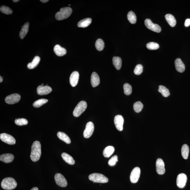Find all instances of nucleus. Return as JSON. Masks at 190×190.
<instances>
[{"label": "nucleus", "instance_id": "obj_22", "mask_svg": "<svg viewBox=\"0 0 190 190\" xmlns=\"http://www.w3.org/2000/svg\"><path fill=\"white\" fill-rule=\"evenodd\" d=\"M115 150V147L112 146H109L105 147L103 151V155L105 157H109L113 154Z\"/></svg>", "mask_w": 190, "mask_h": 190}, {"label": "nucleus", "instance_id": "obj_34", "mask_svg": "<svg viewBox=\"0 0 190 190\" xmlns=\"http://www.w3.org/2000/svg\"><path fill=\"white\" fill-rule=\"evenodd\" d=\"M143 107V105L141 101L136 102L133 105L134 110L137 113L141 112Z\"/></svg>", "mask_w": 190, "mask_h": 190}, {"label": "nucleus", "instance_id": "obj_31", "mask_svg": "<svg viewBox=\"0 0 190 190\" xmlns=\"http://www.w3.org/2000/svg\"><path fill=\"white\" fill-rule=\"evenodd\" d=\"M127 19L131 24L136 23L137 21V17L134 13L132 11L129 12L127 15Z\"/></svg>", "mask_w": 190, "mask_h": 190}, {"label": "nucleus", "instance_id": "obj_29", "mask_svg": "<svg viewBox=\"0 0 190 190\" xmlns=\"http://www.w3.org/2000/svg\"><path fill=\"white\" fill-rule=\"evenodd\" d=\"M189 153V147L187 144H184L181 148V154L184 159H188Z\"/></svg>", "mask_w": 190, "mask_h": 190}, {"label": "nucleus", "instance_id": "obj_23", "mask_svg": "<svg viewBox=\"0 0 190 190\" xmlns=\"http://www.w3.org/2000/svg\"><path fill=\"white\" fill-rule=\"evenodd\" d=\"M92 21V19L89 18L82 19L77 23V26L79 28H86L90 25Z\"/></svg>", "mask_w": 190, "mask_h": 190}, {"label": "nucleus", "instance_id": "obj_35", "mask_svg": "<svg viewBox=\"0 0 190 190\" xmlns=\"http://www.w3.org/2000/svg\"><path fill=\"white\" fill-rule=\"evenodd\" d=\"M0 11L1 13L7 15H11L13 13V11L10 7L5 6H1L0 7Z\"/></svg>", "mask_w": 190, "mask_h": 190}, {"label": "nucleus", "instance_id": "obj_28", "mask_svg": "<svg viewBox=\"0 0 190 190\" xmlns=\"http://www.w3.org/2000/svg\"><path fill=\"white\" fill-rule=\"evenodd\" d=\"M114 66L117 70L120 69L122 65V60L121 57H114L112 59Z\"/></svg>", "mask_w": 190, "mask_h": 190}, {"label": "nucleus", "instance_id": "obj_25", "mask_svg": "<svg viewBox=\"0 0 190 190\" xmlns=\"http://www.w3.org/2000/svg\"><path fill=\"white\" fill-rule=\"evenodd\" d=\"M40 61V58L39 56H36L33 59L31 63H29L27 65V67L29 69H34L36 68L38 65Z\"/></svg>", "mask_w": 190, "mask_h": 190}, {"label": "nucleus", "instance_id": "obj_1", "mask_svg": "<svg viewBox=\"0 0 190 190\" xmlns=\"http://www.w3.org/2000/svg\"><path fill=\"white\" fill-rule=\"evenodd\" d=\"M41 155V149L40 143L38 141H35L31 147L30 158L33 162H36L40 159Z\"/></svg>", "mask_w": 190, "mask_h": 190}, {"label": "nucleus", "instance_id": "obj_12", "mask_svg": "<svg viewBox=\"0 0 190 190\" xmlns=\"http://www.w3.org/2000/svg\"><path fill=\"white\" fill-rule=\"evenodd\" d=\"M124 122V119L122 115H117L114 118V123L115 127L120 131H122L123 130Z\"/></svg>", "mask_w": 190, "mask_h": 190}, {"label": "nucleus", "instance_id": "obj_11", "mask_svg": "<svg viewBox=\"0 0 190 190\" xmlns=\"http://www.w3.org/2000/svg\"><path fill=\"white\" fill-rule=\"evenodd\" d=\"M21 98V96L19 94H13L6 97L5 101L7 104H13L19 102Z\"/></svg>", "mask_w": 190, "mask_h": 190}, {"label": "nucleus", "instance_id": "obj_36", "mask_svg": "<svg viewBox=\"0 0 190 190\" xmlns=\"http://www.w3.org/2000/svg\"><path fill=\"white\" fill-rule=\"evenodd\" d=\"M124 93L125 95H130L132 93V87L131 85L128 83H126L123 86Z\"/></svg>", "mask_w": 190, "mask_h": 190}, {"label": "nucleus", "instance_id": "obj_40", "mask_svg": "<svg viewBox=\"0 0 190 190\" xmlns=\"http://www.w3.org/2000/svg\"><path fill=\"white\" fill-rule=\"evenodd\" d=\"M118 161V157L117 155H115L111 158L109 161L108 164L111 166L115 165L116 163Z\"/></svg>", "mask_w": 190, "mask_h": 190}, {"label": "nucleus", "instance_id": "obj_43", "mask_svg": "<svg viewBox=\"0 0 190 190\" xmlns=\"http://www.w3.org/2000/svg\"><path fill=\"white\" fill-rule=\"evenodd\" d=\"M31 190H39V189H38V188L37 187H35L32 188Z\"/></svg>", "mask_w": 190, "mask_h": 190}, {"label": "nucleus", "instance_id": "obj_42", "mask_svg": "<svg viewBox=\"0 0 190 190\" xmlns=\"http://www.w3.org/2000/svg\"><path fill=\"white\" fill-rule=\"evenodd\" d=\"M41 2L43 3H45L49 1L48 0H41Z\"/></svg>", "mask_w": 190, "mask_h": 190}, {"label": "nucleus", "instance_id": "obj_38", "mask_svg": "<svg viewBox=\"0 0 190 190\" xmlns=\"http://www.w3.org/2000/svg\"><path fill=\"white\" fill-rule=\"evenodd\" d=\"M15 124L19 126L26 125L28 124V121L24 118H19L16 119L15 121Z\"/></svg>", "mask_w": 190, "mask_h": 190}, {"label": "nucleus", "instance_id": "obj_19", "mask_svg": "<svg viewBox=\"0 0 190 190\" xmlns=\"http://www.w3.org/2000/svg\"><path fill=\"white\" fill-rule=\"evenodd\" d=\"M91 84L93 87H95L99 84L100 80L99 76L95 72L92 73L91 76Z\"/></svg>", "mask_w": 190, "mask_h": 190}, {"label": "nucleus", "instance_id": "obj_30", "mask_svg": "<svg viewBox=\"0 0 190 190\" xmlns=\"http://www.w3.org/2000/svg\"><path fill=\"white\" fill-rule=\"evenodd\" d=\"M158 91L162 94L163 96L167 97L169 96L170 95L169 90L168 89L163 86L160 85L159 86Z\"/></svg>", "mask_w": 190, "mask_h": 190}, {"label": "nucleus", "instance_id": "obj_41", "mask_svg": "<svg viewBox=\"0 0 190 190\" xmlns=\"http://www.w3.org/2000/svg\"><path fill=\"white\" fill-rule=\"evenodd\" d=\"M190 25V19H188L185 20V27H188Z\"/></svg>", "mask_w": 190, "mask_h": 190}, {"label": "nucleus", "instance_id": "obj_26", "mask_svg": "<svg viewBox=\"0 0 190 190\" xmlns=\"http://www.w3.org/2000/svg\"><path fill=\"white\" fill-rule=\"evenodd\" d=\"M57 136L59 139L66 143L67 144H70L71 140L69 137L66 133L62 132H59L57 133Z\"/></svg>", "mask_w": 190, "mask_h": 190}, {"label": "nucleus", "instance_id": "obj_39", "mask_svg": "<svg viewBox=\"0 0 190 190\" xmlns=\"http://www.w3.org/2000/svg\"><path fill=\"white\" fill-rule=\"evenodd\" d=\"M143 67L142 65L138 64L137 65L134 70V73L137 75H139L142 73Z\"/></svg>", "mask_w": 190, "mask_h": 190}, {"label": "nucleus", "instance_id": "obj_37", "mask_svg": "<svg viewBox=\"0 0 190 190\" xmlns=\"http://www.w3.org/2000/svg\"><path fill=\"white\" fill-rule=\"evenodd\" d=\"M147 47L149 49L154 50L158 49L159 47V46L157 43L150 42L147 44Z\"/></svg>", "mask_w": 190, "mask_h": 190}, {"label": "nucleus", "instance_id": "obj_4", "mask_svg": "<svg viewBox=\"0 0 190 190\" xmlns=\"http://www.w3.org/2000/svg\"><path fill=\"white\" fill-rule=\"evenodd\" d=\"M89 180L95 183H106L109 181L107 177L99 173H93L89 175Z\"/></svg>", "mask_w": 190, "mask_h": 190}, {"label": "nucleus", "instance_id": "obj_20", "mask_svg": "<svg viewBox=\"0 0 190 190\" xmlns=\"http://www.w3.org/2000/svg\"><path fill=\"white\" fill-rule=\"evenodd\" d=\"M54 51L55 54L59 57H62L65 55L67 53L66 50L59 45H56L55 46Z\"/></svg>", "mask_w": 190, "mask_h": 190}, {"label": "nucleus", "instance_id": "obj_46", "mask_svg": "<svg viewBox=\"0 0 190 190\" xmlns=\"http://www.w3.org/2000/svg\"><path fill=\"white\" fill-rule=\"evenodd\" d=\"M43 85L44 84H43V83H42V85H41V86H43Z\"/></svg>", "mask_w": 190, "mask_h": 190}, {"label": "nucleus", "instance_id": "obj_14", "mask_svg": "<svg viewBox=\"0 0 190 190\" xmlns=\"http://www.w3.org/2000/svg\"><path fill=\"white\" fill-rule=\"evenodd\" d=\"M156 172L159 175H163L165 173V165L162 159H158L156 163Z\"/></svg>", "mask_w": 190, "mask_h": 190}, {"label": "nucleus", "instance_id": "obj_16", "mask_svg": "<svg viewBox=\"0 0 190 190\" xmlns=\"http://www.w3.org/2000/svg\"><path fill=\"white\" fill-rule=\"evenodd\" d=\"M79 74L77 71H74L71 74L69 81L71 85L74 87L77 85L78 83Z\"/></svg>", "mask_w": 190, "mask_h": 190}, {"label": "nucleus", "instance_id": "obj_44", "mask_svg": "<svg viewBox=\"0 0 190 190\" xmlns=\"http://www.w3.org/2000/svg\"><path fill=\"white\" fill-rule=\"evenodd\" d=\"M3 81V77L1 76H0V83H1Z\"/></svg>", "mask_w": 190, "mask_h": 190}, {"label": "nucleus", "instance_id": "obj_5", "mask_svg": "<svg viewBox=\"0 0 190 190\" xmlns=\"http://www.w3.org/2000/svg\"><path fill=\"white\" fill-rule=\"evenodd\" d=\"M87 107V104L86 101H82L80 102L74 109L73 115L76 117H79L85 111Z\"/></svg>", "mask_w": 190, "mask_h": 190}, {"label": "nucleus", "instance_id": "obj_33", "mask_svg": "<svg viewBox=\"0 0 190 190\" xmlns=\"http://www.w3.org/2000/svg\"><path fill=\"white\" fill-rule=\"evenodd\" d=\"M48 102V100L45 99H41L36 100L33 103V107L36 108L40 107L43 105L46 104Z\"/></svg>", "mask_w": 190, "mask_h": 190}, {"label": "nucleus", "instance_id": "obj_2", "mask_svg": "<svg viewBox=\"0 0 190 190\" xmlns=\"http://www.w3.org/2000/svg\"><path fill=\"white\" fill-rule=\"evenodd\" d=\"M17 183L14 179L12 177L5 178L1 182V186L3 189L11 190L15 189L17 186Z\"/></svg>", "mask_w": 190, "mask_h": 190}, {"label": "nucleus", "instance_id": "obj_17", "mask_svg": "<svg viewBox=\"0 0 190 190\" xmlns=\"http://www.w3.org/2000/svg\"><path fill=\"white\" fill-rule=\"evenodd\" d=\"M175 68L176 70L179 72L183 73L185 71V66L184 64L180 58L176 59L175 62Z\"/></svg>", "mask_w": 190, "mask_h": 190}, {"label": "nucleus", "instance_id": "obj_8", "mask_svg": "<svg viewBox=\"0 0 190 190\" xmlns=\"http://www.w3.org/2000/svg\"><path fill=\"white\" fill-rule=\"evenodd\" d=\"M94 129L95 127L93 123L91 121L88 122L86 125L85 129L83 132L84 137L86 138L90 137L93 133Z\"/></svg>", "mask_w": 190, "mask_h": 190}, {"label": "nucleus", "instance_id": "obj_24", "mask_svg": "<svg viewBox=\"0 0 190 190\" xmlns=\"http://www.w3.org/2000/svg\"><path fill=\"white\" fill-rule=\"evenodd\" d=\"M61 156L63 160L69 165H74L75 164V161L73 158L66 153H62Z\"/></svg>", "mask_w": 190, "mask_h": 190}, {"label": "nucleus", "instance_id": "obj_3", "mask_svg": "<svg viewBox=\"0 0 190 190\" xmlns=\"http://www.w3.org/2000/svg\"><path fill=\"white\" fill-rule=\"evenodd\" d=\"M60 11L58 12L55 15L56 19L60 21L69 17L72 13V10L70 7H65L61 9Z\"/></svg>", "mask_w": 190, "mask_h": 190}, {"label": "nucleus", "instance_id": "obj_7", "mask_svg": "<svg viewBox=\"0 0 190 190\" xmlns=\"http://www.w3.org/2000/svg\"><path fill=\"white\" fill-rule=\"evenodd\" d=\"M141 170L139 167H135L132 171L130 176V180L132 183H136L139 178Z\"/></svg>", "mask_w": 190, "mask_h": 190}, {"label": "nucleus", "instance_id": "obj_27", "mask_svg": "<svg viewBox=\"0 0 190 190\" xmlns=\"http://www.w3.org/2000/svg\"><path fill=\"white\" fill-rule=\"evenodd\" d=\"M165 19H166L167 22L169 25L171 27H174L176 25V21L173 15L170 14H168L165 15Z\"/></svg>", "mask_w": 190, "mask_h": 190}, {"label": "nucleus", "instance_id": "obj_32", "mask_svg": "<svg viewBox=\"0 0 190 190\" xmlns=\"http://www.w3.org/2000/svg\"><path fill=\"white\" fill-rule=\"evenodd\" d=\"M95 47L98 51H101L104 49L105 45L104 41L101 39H98L96 41Z\"/></svg>", "mask_w": 190, "mask_h": 190}, {"label": "nucleus", "instance_id": "obj_18", "mask_svg": "<svg viewBox=\"0 0 190 190\" xmlns=\"http://www.w3.org/2000/svg\"><path fill=\"white\" fill-rule=\"evenodd\" d=\"M14 156L10 153H6L0 156V160L5 163H10L13 161Z\"/></svg>", "mask_w": 190, "mask_h": 190}, {"label": "nucleus", "instance_id": "obj_13", "mask_svg": "<svg viewBox=\"0 0 190 190\" xmlns=\"http://www.w3.org/2000/svg\"><path fill=\"white\" fill-rule=\"evenodd\" d=\"M187 181V176L184 173H181L177 176L176 184L179 188H183L186 185Z\"/></svg>", "mask_w": 190, "mask_h": 190}, {"label": "nucleus", "instance_id": "obj_10", "mask_svg": "<svg viewBox=\"0 0 190 190\" xmlns=\"http://www.w3.org/2000/svg\"><path fill=\"white\" fill-rule=\"evenodd\" d=\"M0 138L1 141L10 145H14L16 143L15 138L11 135L5 133H1L0 135Z\"/></svg>", "mask_w": 190, "mask_h": 190}, {"label": "nucleus", "instance_id": "obj_6", "mask_svg": "<svg viewBox=\"0 0 190 190\" xmlns=\"http://www.w3.org/2000/svg\"><path fill=\"white\" fill-rule=\"evenodd\" d=\"M144 23L145 26L147 28L156 33H160L161 31V28L157 24L153 23L152 21L149 19H147L145 20Z\"/></svg>", "mask_w": 190, "mask_h": 190}, {"label": "nucleus", "instance_id": "obj_45", "mask_svg": "<svg viewBox=\"0 0 190 190\" xmlns=\"http://www.w3.org/2000/svg\"><path fill=\"white\" fill-rule=\"evenodd\" d=\"M19 1V0H13V2L16 3V2H17L18 1Z\"/></svg>", "mask_w": 190, "mask_h": 190}, {"label": "nucleus", "instance_id": "obj_9", "mask_svg": "<svg viewBox=\"0 0 190 190\" xmlns=\"http://www.w3.org/2000/svg\"><path fill=\"white\" fill-rule=\"evenodd\" d=\"M55 180L56 184L59 186L62 187H65L67 185V182L62 175L60 173H57L55 176Z\"/></svg>", "mask_w": 190, "mask_h": 190}, {"label": "nucleus", "instance_id": "obj_15", "mask_svg": "<svg viewBox=\"0 0 190 190\" xmlns=\"http://www.w3.org/2000/svg\"><path fill=\"white\" fill-rule=\"evenodd\" d=\"M52 89L48 86H39L37 88V93L39 95H47L51 93Z\"/></svg>", "mask_w": 190, "mask_h": 190}, {"label": "nucleus", "instance_id": "obj_21", "mask_svg": "<svg viewBox=\"0 0 190 190\" xmlns=\"http://www.w3.org/2000/svg\"><path fill=\"white\" fill-rule=\"evenodd\" d=\"M29 27V22H27L24 24L23 26L22 27L19 34V37L21 39H23L28 33Z\"/></svg>", "mask_w": 190, "mask_h": 190}]
</instances>
